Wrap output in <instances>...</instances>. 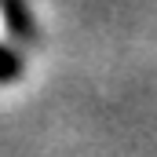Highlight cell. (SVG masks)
<instances>
[{
  "label": "cell",
  "instance_id": "obj_1",
  "mask_svg": "<svg viewBox=\"0 0 157 157\" xmlns=\"http://www.w3.org/2000/svg\"><path fill=\"white\" fill-rule=\"evenodd\" d=\"M0 11H4V22H7V29H11L15 37L33 40V22H29L22 0H0Z\"/></svg>",
  "mask_w": 157,
  "mask_h": 157
},
{
  "label": "cell",
  "instance_id": "obj_2",
  "mask_svg": "<svg viewBox=\"0 0 157 157\" xmlns=\"http://www.w3.org/2000/svg\"><path fill=\"white\" fill-rule=\"evenodd\" d=\"M22 77V59L18 51H11L7 44H0V84H11V80Z\"/></svg>",
  "mask_w": 157,
  "mask_h": 157
}]
</instances>
